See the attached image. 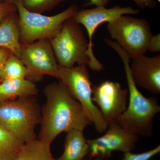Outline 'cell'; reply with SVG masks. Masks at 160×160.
Here are the masks:
<instances>
[{
	"label": "cell",
	"instance_id": "cell-12",
	"mask_svg": "<svg viewBox=\"0 0 160 160\" xmlns=\"http://www.w3.org/2000/svg\"><path fill=\"white\" fill-rule=\"evenodd\" d=\"M132 59L130 71L136 85L153 94H159L160 55L153 57L143 55Z\"/></svg>",
	"mask_w": 160,
	"mask_h": 160
},
{
	"label": "cell",
	"instance_id": "cell-18",
	"mask_svg": "<svg viewBox=\"0 0 160 160\" xmlns=\"http://www.w3.org/2000/svg\"><path fill=\"white\" fill-rule=\"evenodd\" d=\"M27 71L22 62L16 56L12 54L6 60L1 72L2 82L6 80L26 78Z\"/></svg>",
	"mask_w": 160,
	"mask_h": 160
},
{
	"label": "cell",
	"instance_id": "cell-27",
	"mask_svg": "<svg viewBox=\"0 0 160 160\" xmlns=\"http://www.w3.org/2000/svg\"><path fill=\"white\" fill-rule=\"evenodd\" d=\"M93 160H103V159H100V158H96V159H94Z\"/></svg>",
	"mask_w": 160,
	"mask_h": 160
},
{
	"label": "cell",
	"instance_id": "cell-8",
	"mask_svg": "<svg viewBox=\"0 0 160 160\" xmlns=\"http://www.w3.org/2000/svg\"><path fill=\"white\" fill-rule=\"evenodd\" d=\"M19 58L27 69V79L34 82L45 75L58 79L59 66L49 40L22 45Z\"/></svg>",
	"mask_w": 160,
	"mask_h": 160
},
{
	"label": "cell",
	"instance_id": "cell-22",
	"mask_svg": "<svg viewBox=\"0 0 160 160\" xmlns=\"http://www.w3.org/2000/svg\"><path fill=\"white\" fill-rule=\"evenodd\" d=\"M147 51L156 52L160 51V35L159 33L152 35L149 40Z\"/></svg>",
	"mask_w": 160,
	"mask_h": 160
},
{
	"label": "cell",
	"instance_id": "cell-6",
	"mask_svg": "<svg viewBox=\"0 0 160 160\" xmlns=\"http://www.w3.org/2000/svg\"><path fill=\"white\" fill-rule=\"evenodd\" d=\"M58 79L66 85L72 97L81 104L85 114L91 123H93L97 132L99 133L105 132L108 128V123L92 101V86L86 66L59 67Z\"/></svg>",
	"mask_w": 160,
	"mask_h": 160
},
{
	"label": "cell",
	"instance_id": "cell-14",
	"mask_svg": "<svg viewBox=\"0 0 160 160\" xmlns=\"http://www.w3.org/2000/svg\"><path fill=\"white\" fill-rule=\"evenodd\" d=\"M62 154L56 160H83L89 153V146L82 130L67 132Z\"/></svg>",
	"mask_w": 160,
	"mask_h": 160
},
{
	"label": "cell",
	"instance_id": "cell-11",
	"mask_svg": "<svg viewBox=\"0 0 160 160\" xmlns=\"http://www.w3.org/2000/svg\"><path fill=\"white\" fill-rule=\"evenodd\" d=\"M128 90L118 82L106 81L92 86V99L107 123L114 122L126 110Z\"/></svg>",
	"mask_w": 160,
	"mask_h": 160
},
{
	"label": "cell",
	"instance_id": "cell-5",
	"mask_svg": "<svg viewBox=\"0 0 160 160\" xmlns=\"http://www.w3.org/2000/svg\"><path fill=\"white\" fill-rule=\"evenodd\" d=\"M49 41L59 67L70 68L75 63L89 65V42L73 17L66 20L57 34Z\"/></svg>",
	"mask_w": 160,
	"mask_h": 160
},
{
	"label": "cell",
	"instance_id": "cell-7",
	"mask_svg": "<svg viewBox=\"0 0 160 160\" xmlns=\"http://www.w3.org/2000/svg\"><path fill=\"white\" fill-rule=\"evenodd\" d=\"M107 30L129 58L145 55L152 36L148 22L144 19L122 15L108 23Z\"/></svg>",
	"mask_w": 160,
	"mask_h": 160
},
{
	"label": "cell",
	"instance_id": "cell-1",
	"mask_svg": "<svg viewBox=\"0 0 160 160\" xmlns=\"http://www.w3.org/2000/svg\"><path fill=\"white\" fill-rule=\"evenodd\" d=\"M46 102L42 111L38 139L50 145L58 136L72 129L84 130L91 124L81 104L61 81L43 89Z\"/></svg>",
	"mask_w": 160,
	"mask_h": 160
},
{
	"label": "cell",
	"instance_id": "cell-15",
	"mask_svg": "<svg viewBox=\"0 0 160 160\" xmlns=\"http://www.w3.org/2000/svg\"><path fill=\"white\" fill-rule=\"evenodd\" d=\"M38 93L36 85L26 78L6 80L0 83V102L20 97L35 96Z\"/></svg>",
	"mask_w": 160,
	"mask_h": 160
},
{
	"label": "cell",
	"instance_id": "cell-26",
	"mask_svg": "<svg viewBox=\"0 0 160 160\" xmlns=\"http://www.w3.org/2000/svg\"><path fill=\"white\" fill-rule=\"evenodd\" d=\"M12 2V0H0V2Z\"/></svg>",
	"mask_w": 160,
	"mask_h": 160
},
{
	"label": "cell",
	"instance_id": "cell-24",
	"mask_svg": "<svg viewBox=\"0 0 160 160\" xmlns=\"http://www.w3.org/2000/svg\"><path fill=\"white\" fill-rule=\"evenodd\" d=\"M139 7L142 9L146 7L150 9H154L157 6V3L154 0H133Z\"/></svg>",
	"mask_w": 160,
	"mask_h": 160
},
{
	"label": "cell",
	"instance_id": "cell-2",
	"mask_svg": "<svg viewBox=\"0 0 160 160\" xmlns=\"http://www.w3.org/2000/svg\"><path fill=\"white\" fill-rule=\"evenodd\" d=\"M105 42L122 59L129 90L128 107L114 122L126 131L138 136H150L155 116L160 111L158 101L154 98L146 97L137 89L132 77L130 58L126 52L115 41L106 39Z\"/></svg>",
	"mask_w": 160,
	"mask_h": 160
},
{
	"label": "cell",
	"instance_id": "cell-10",
	"mask_svg": "<svg viewBox=\"0 0 160 160\" xmlns=\"http://www.w3.org/2000/svg\"><path fill=\"white\" fill-rule=\"evenodd\" d=\"M108 130L102 136L87 140L89 158L104 160L110 157L113 152H125L134 150L138 136L125 130L115 122L108 123Z\"/></svg>",
	"mask_w": 160,
	"mask_h": 160
},
{
	"label": "cell",
	"instance_id": "cell-3",
	"mask_svg": "<svg viewBox=\"0 0 160 160\" xmlns=\"http://www.w3.org/2000/svg\"><path fill=\"white\" fill-rule=\"evenodd\" d=\"M42 111L34 96L0 102V126L24 143L37 138L35 128Z\"/></svg>",
	"mask_w": 160,
	"mask_h": 160
},
{
	"label": "cell",
	"instance_id": "cell-20",
	"mask_svg": "<svg viewBox=\"0 0 160 160\" xmlns=\"http://www.w3.org/2000/svg\"><path fill=\"white\" fill-rule=\"evenodd\" d=\"M160 152L159 145L154 149L142 153H133L132 152H128L124 153L122 160H149Z\"/></svg>",
	"mask_w": 160,
	"mask_h": 160
},
{
	"label": "cell",
	"instance_id": "cell-13",
	"mask_svg": "<svg viewBox=\"0 0 160 160\" xmlns=\"http://www.w3.org/2000/svg\"><path fill=\"white\" fill-rule=\"evenodd\" d=\"M0 48L11 52L19 58L22 45L17 12L10 14L0 23Z\"/></svg>",
	"mask_w": 160,
	"mask_h": 160
},
{
	"label": "cell",
	"instance_id": "cell-4",
	"mask_svg": "<svg viewBox=\"0 0 160 160\" xmlns=\"http://www.w3.org/2000/svg\"><path fill=\"white\" fill-rule=\"evenodd\" d=\"M12 2L17 9L20 42L22 45L51 39L57 34L63 23L74 16L79 10L76 5H72L57 14L47 16L28 11L21 0H12Z\"/></svg>",
	"mask_w": 160,
	"mask_h": 160
},
{
	"label": "cell",
	"instance_id": "cell-16",
	"mask_svg": "<svg viewBox=\"0 0 160 160\" xmlns=\"http://www.w3.org/2000/svg\"><path fill=\"white\" fill-rule=\"evenodd\" d=\"M25 143L0 126V160H17Z\"/></svg>",
	"mask_w": 160,
	"mask_h": 160
},
{
	"label": "cell",
	"instance_id": "cell-25",
	"mask_svg": "<svg viewBox=\"0 0 160 160\" xmlns=\"http://www.w3.org/2000/svg\"><path fill=\"white\" fill-rule=\"evenodd\" d=\"M90 2L86 4V6L95 5L97 6H107L109 3L110 0H89Z\"/></svg>",
	"mask_w": 160,
	"mask_h": 160
},
{
	"label": "cell",
	"instance_id": "cell-23",
	"mask_svg": "<svg viewBox=\"0 0 160 160\" xmlns=\"http://www.w3.org/2000/svg\"><path fill=\"white\" fill-rule=\"evenodd\" d=\"M12 54V53L10 50L5 48H0V83L2 82L1 80V72L2 69L6 60Z\"/></svg>",
	"mask_w": 160,
	"mask_h": 160
},
{
	"label": "cell",
	"instance_id": "cell-19",
	"mask_svg": "<svg viewBox=\"0 0 160 160\" xmlns=\"http://www.w3.org/2000/svg\"><path fill=\"white\" fill-rule=\"evenodd\" d=\"M65 0H21L23 6L28 11L42 14L52 10Z\"/></svg>",
	"mask_w": 160,
	"mask_h": 160
},
{
	"label": "cell",
	"instance_id": "cell-17",
	"mask_svg": "<svg viewBox=\"0 0 160 160\" xmlns=\"http://www.w3.org/2000/svg\"><path fill=\"white\" fill-rule=\"evenodd\" d=\"M17 160H56L52 156L50 145L38 139L25 143Z\"/></svg>",
	"mask_w": 160,
	"mask_h": 160
},
{
	"label": "cell",
	"instance_id": "cell-9",
	"mask_svg": "<svg viewBox=\"0 0 160 160\" xmlns=\"http://www.w3.org/2000/svg\"><path fill=\"white\" fill-rule=\"evenodd\" d=\"M139 13L138 9L130 6L122 7L115 6L107 9L104 6H97L91 9L78 10L73 17L77 22L82 24L86 28L88 35L89 48L87 54L89 59L88 66L94 71L104 69L102 64L96 58L92 50V37L98 27L103 23L109 22L121 16L126 14L136 15Z\"/></svg>",
	"mask_w": 160,
	"mask_h": 160
},
{
	"label": "cell",
	"instance_id": "cell-21",
	"mask_svg": "<svg viewBox=\"0 0 160 160\" xmlns=\"http://www.w3.org/2000/svg\"><path fill=\"white\" fill-rule=\"evenodd\" d=\"M17 12V9L12 2H0V23L10 14Z\"/></svg>",
	"mask_w": 160,
	"mask_h": 160
}]
</instances>
